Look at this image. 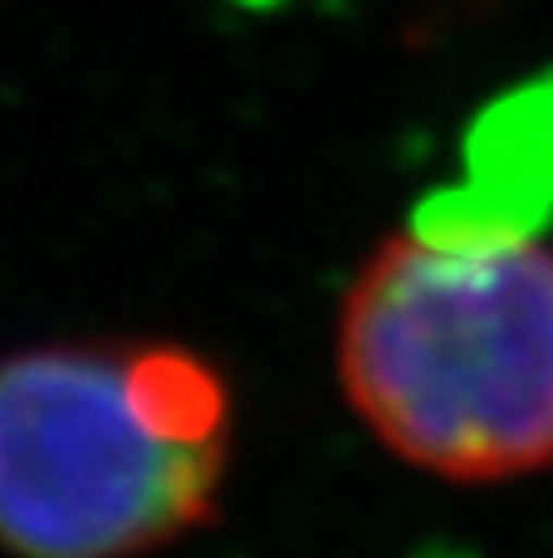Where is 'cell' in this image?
Masks as SVG:
<instances>
[{
    "label": "cell",
    "mask_w": 553,
    "mask_h": 558,
    "mask_svg": "<svg viewBox=\"0 0 553 558\" xmlns=\"http://www.w3.org/2000/svg\"><path fill=\"white\" fill-rule=\"evenodd\" d=\"M225 451L152 422L127 348L49 343L0 363V544L20 558H143L221 505Z\"/></svg>",
    "instance_id": "7a4b0ae2"
},
{
    "label": "cell",
    "mask_w": 553,
    "mask_h": 558,
    "mask_svg": "<svg viewBox=\"0 0 553 558\" xmlns=\"http://www.w3.org/2000/svg\"><path fill=\"white\" fill-rule=\"evenodd\" d=\"M353 412L407 465L490 485L553 465V251L392 235L339 314Z\"/></svg>",
    "instance_id": "6da1fadb"
},
{
    "label": "cell",
    "mask_w": 553,
    "mask_h": 558,
    "mask_svg": "<svg viewBox=\"0 0 553 558\" xmlns=\"http://www.w3.org/2000/svg\"><path fill=\"white\" fill-rule=\"evenodd\" d=\"M553 226V69L505 88L460 143V177L421 196L411 235L446 251L534 245Z\"/></svg>",
    "instance_id": "3957f363"
}]
</instances>
